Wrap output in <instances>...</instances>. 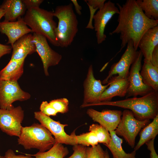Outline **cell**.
Listing matches in <instances>:
<instances>
[{"label": "cell", "mask_w": 158, "mask_h": 158, "mask_svg": "<svg viewBox=\"0 0 158 158\" xmlns=\"http://www.w3.org/2000/svg\"><path fill=\"white\" fill-rule=\"evenodd\" d=\"M77 144L85 146H93L98 144V141L96 134L93 132L83 133L75 136Z\"/></svg>", "instance_id": "cell-28"}, {"label": "cell", "mask_w": 158, "mask_h": 158, "mask_svg": "<svg viewBox=\"0 0 158 158\" xmlns=\"http://www.w3.org/2000/svg\"><path fill=\"white\" fill-rule=\"evenodd\" d=\"M142 57L140 50L136 59L131 65L128 77L129 85L126 95L127 98L138 95L142 96L154 90L144 83L140 74Z\"/></svg>", "instance_id": "cell-10"}, {"label": "cell", "mask_w": 158, "mask_h": 158, "mask_svg": "<svg viewBox=\"0 0 158 158\" xmlns=\"http://www.w3.org/2000/svg\"><path fill=\"white\" fill-rule=\"evenodd\" d=\"M0 158H4V156H1L0 154Z\"/></svg>", "instance_id": "cell-43"}, {"label": "cell", "mask_w": 158, "mask_h": 158, "mask_svg": "<svg viewBox=\"0 0 158 158\" xmlns=\"http://www.w3.org/2000/svg\"><path fill=\"white\" fill-rule=\"evenodd\" d=\"M0 32L7 36L8 39L7 44H11V47L20 38L33 32L21 17L15 21L0 22Z\"/></svg>", "instance_id": "cell-16"}, {"label": "cell", "mask_w": 158, "mask_h": 158, "mask_svg": "<svg viewBox=\"0 0 158 158\" xmlns=\"http://www.w3.org/2000/svg\"><path fill=\"white\" fill-rule=\"evenodd\" d=\"M158 45V25L148 30L140 38L138 44L144 59L150 61L153 50Z\"/></svg>", "instance_id": "cell-19"}, {"label": "cell", "mask_w": 158, "mask_h": 158, "mask_svg": "<svg viewBox=\"0 0 158 158\" xmlns=\"http://www.w3.org/2000/svg\"><path fill=\"white\" fill-rule=\"evenodd\" d=\"M12 54L10 60H16L25 58L28 55L36 52L33 42L32 35L26 34L17 40L11 47Z\"/></svg>", "instance_id": "cell-18"}, {"label": "cell", "mask_w": 158, "mask_h": 158, "mask_svg": "<svg viewBox=\"0 0 158 158\" xmlns=\"http://www.w3.org/2000/svg\"><path fill=\"white\" fill-rule=\"evenodd\" d=\"M136 1L148 18L158 20V0H137Z\"/></svg>", "instance_id": "cell-26"}, {"label": "cell", "mask_w": 158, "mask_h": 158, "mask_svg": "<svg viewBox=\"0 0 158 158\" xmlns=\"http://www.w3.org/2000/svg\"><path fill=\"white\" fill-rule=\"evenodd\" d=\"M119 13L118 8L115 4L109 0L94 15V27L98 44H101L106 40L107 36L104 33L106 26L113 16Z\"/></svg>", "instance_id": "cell-14"}, {"label": "cell", "mask_w": 158, "mask_h": 158, "mask_svg": "<svg viewBox=\"0 0 158 158\" xmlns=\"http://www.w3.org/2000/svg\"><path fill=\"white\" fill-rule=\"evenodd\" d=\"M90 9V18L89 23L86 27L87 28H89L91 29H94V27L92 24V20L94 15V13L97 8L94 9L91 6H88Z\"/></svg>", "instance_id": "cell-39"}, {"label": "cell", "mask_w": 158, "mask_h": 158, "mask_svg": "<svg viewBox=\"0 0 158 158\" xmlns=\"http://www.w3.org/2000/svg\"><path fill=\"white\" fill-rule=\"evenodd\" d=\"M52 135L41 124L34 123L30 126L22 127L18 142L25 150L35 148L39 152H44L50 149L55 143Z\"/></svg>", "instance_id": "cell-5"}, {"label": "cell", "mask_w": 158, "mask_h": 158, "mask_svg": "<svg viewBox=\"0 0 158 158\" xmlns=\"http://www.w3.org/2000/svg\"><path fill=\"white\" fill-rule=\"evenodd\" d=\"M86 113L94 122H98L109 132L115 130L122 115L120 110L103 109L99 111L92 108L88 109Z\"/></svg>", "instance_id": "cell-15"}, {"label": "cell", "mask_w": 158, "mask_h": 158, "mask_svg": "<svg viewBox=\"0 0 158 158\" xmlns=\"http://www.w3.org/2000/svg\"><path fill=\"white\" fill-rule=\"evenodd\" d=\"M105 158H110L109 155L108 151L106 150L105 151Z\"/></svg>", "instance_id": "cell-42"}, {"label": "cell", "mask_w": 158, "mask_h": 158, "mask_svg": "<svg viewBox=\"0 0 158 158\" xmlns=\"http://www.w3.org/2000/svg\"><path fill=\"white\" fill-rule=\"evenodd\" d=\"M25 58L10 60L7 65L0 71V79L17 81L23 73Z\"/></svg>", "instance_id": "cell-21"}, {"label": "cell", "mask_w": 158, "mask_h": 158, "mask_svg": "<svg viewBox=\"0 0 158 158\" xmlns=\"http://www.w3.org/2000/svg\"><path fill=\"white\" fill-rule=\"evenodd\" d=\"M139 133L140 139L134 148V151L136 152L146 142L155 138L158 134V115L151 122L142 129Z\"/></svg>", "instance_id": "cell-24"}, {"label": "cell", "mask_w": 158, "mask_h": 158, "mask_svg": "<svg viewBox=\"0 0 158 158\" xmlns=\"http://www.w3.org/2000/svg\"><path fill=\"white\" fill-rule=\"evenodd\" d=\"M24 111L20 106L0 109V129L11 136H19L23 127Z\"/></svg>", "instance_id": "cell-7"}, {"label": "cell", "mask_w": 158, "mask_h": 158, "mask_svg": "<svg viewBox=\"0 0 158 158\" xmlns=\"http://www.w3.org/2000/svg\"><path fill=\"white\" fill-rule=\"evenodd\" d=\"M86 147L80 144H76L73 145L72 148L73 151V153L69 157L66 158H86L85 151Z\"/></svg>", "instance_id": "cell-31"}, {"label": "cell", "mask_w": 158, "mask_h": 158, "mask_svg": "<svg viewBox=\"0 0 158 158\" xmlns=\"http://www.w3.org/2000/svg\"><path fill=\"white\" fill-rule=\"evenodd\" d=\"M27 10L32 8L39 7L43 0H23Z\"/></svg>", "instance_id": "cell-34"}, {"label": "cell", "mask_w": 158, "mask_h": 158, "mask_svg": "<svg viewBox=\"0 0 158 158\" xmlns=\"http://www.w3.org/2000/svg\"><path fill=\"white\" fill-rule=\"evenodd\" d=\"M11 46L4 45L0 43V59L4 55L10 54L12 50Z\"/></svg>", "instance_id": "cell-37"}, {"label": "cell", "mask_w": 158, "mask_h": 158, "mask_svg": "<svg viewBox=\"0 0 158 158\" xmlns=\"http://www.w3.org/2000/svg\"><path fill=\"white\" fill-rule=\"evenodd\" d=\"M119 13L118 25L110 35L120 34L121 51L130 41L136 50L139 41L149 29L158 25V20L148 18L145 15L136 0H127L121 6L117 3Z\"/></svg>", "instance_id": "cell-1"}, {"label": "cell", "mask_w": 158, "mask_h": 158, "mask_svg": "<svg viewBox=\"0 0 158 158\" xmlns=\"http://www.w3.org/2000/svg\"><path fill=\"white\" fill-rule=\"evenodd\" d=\"M54 17V12L37 7L27 9L23 19L33 32L44 36L53 45L59 47L55 33L57 24Z\"/></svg>", "instance_id": "cell-3"}, {"label": "cell", "mask_w": 158, "mask_h": 158, "mask_svg": "<svg viewBox=\"0 0 158 158\" xmlns=\"http://www.w3.org/2000/svg\"><path fill=\"white\" fill-rule=\"evenodd\" d=\"M54 13L58 19L55 31L56 39L59 46L66 47L71 44L78 31V21L73 4L58 6Z\"/></svg>", "instance_id": "cell-4"}, {"label": "cell", "mask_w": 158, "mask_h": 158, "mask_svg": "<svg viewBox=\"0 0 158 158\" xmlns=\"http://www.w3.org/2000/svg\"><path fill=\"white\" fill-rule=\"evenodd\" d=\"M74 6L75 9L76 13L79 15H81L82 14L81 10L82 9V6L78 4L76 0H71Z\"/></svg>", "instance_id": "cell-40"}, {"label": "cell", "mask_w": 158, "mask_h": 158, "mask_svg": "<svg viewBox=\"0 0 158 158\" xmlns=\"http://www.w3.org/2000/svg\"><path fill=\"white\" fill-rule=\"evenodd\" d=\"M99 105L115 106L129 110L139 121L153 119L158 115V92L153 90L141 97L98 102L90 106Z\"/></svg>", "instance_id": "cell-2"}, {"label": "cell", "mask_w": 158, "mask_h": 158, "mask_svg": "<svg viewBox=\"0 0 158 158\" xmlns=\"http://www.w3.org/2000/svg\"><path fill=\"white\" fill-rule=\"evenodd\" d=\"M30 95L23 90L17 81L0 79V109H9L13 103L29 99Z\"/></svg>", "instance_id": "cell-8"}, {"label": "cell", "mask_w": 158, "mask_h": 158, "mask_svg": "<svg viewBox=\"0 0 158 158\" xmlns=\"http://www.w3.org/2000/svg\"><path fill=\"white\" fill-rule=\"evenodd\" d=\"M126 49L119 61L111 66L108 75L102 81V83H107L109 80L116 74L123 78H128L130 66L136 59L139 53L134 49L133 43L130 41L127 44Z\"/></svg>", "instance_id": "cell-13"}, {"label": "cell", "mask_w": 158, "mask_h": 158, "mask_svg": "<svg viewBox=\"0 0 158 158\" xmlns=\"http://www.w3.org/2000/svg\"><path fill=\"white\" fill-rule=\"evenodd\" d=\"M155 138L146 142L147 148L150 151V158H158V155L155 151L154 147V140Z\"/></svg>", "instance_id": "cell-36"}, {"label": "cell", "mask_w": 158, "mask_h": 158, "mask_svg": "<svg viewBox=\"0 0 158 158\" xmlns=\"http://www.w3.org/2000/svg\"><path fill=\"white\" fill-rule=\"evenodd\" d=\"M69 153L68 148L61 143L55 142L52 147L47 151L38 152L30 155L35 158H64Z\"/></svg>", "instance_id": "cell-25"}, {"label": "cell", "mask_w": 158, "mask_h": 158, "mask_svg": "<svg viewBox=\"0 0 158 158\" xmlns=\"http://www.w3.org/2000/svg\"><path fill=\"white\" fill-rule=\"evenodd\" d=\"M107 84L109 87L103 92L97 103L110 101L114 97H122L126 95L129 85L128 78L114 76L109 80Z\"/></svg>", "instance_id": "cell-17"}, {"label": "cell", "mask_w": 158, "mask_h": 158, "mask_svg": "<svg viewBox=\"0 0 158 158\" xmlns=\"http://www.w3.org/2000/svg\"><path fill=\"white\" fill-rule=\"evenodd\" d=\"M84 97L81 108L96 103L104 91L109 86L107 84L103 85L101 81L95 77L92 65L89 67L86 77L83 84Z\"/></svg>", "instance_id": "cell-12"}, {"label": "cell", "mask_w": 158, "mask_h": 158, "mask_svg": "<svg viewBox=\"0 0 158 158\" xmlns=\"http://www.w3.org/2000/svg\"><path fill=\"white\" fill-rule=\"evenodd\" d=\"M89 130L96 134L99 143H102L105 145L110 143L111 137L109 132L100 125L93 124L90 126Z\"/></svg>", "instance_id": "cell-27"}, {"label": "cell", "mask_w": 158, "mask_h": 158, "mask_svg": "<svg viewBox=\"0 0 158 158\" xmlns=\"http://www.w3.org/2000/svg\"><path fill=\"white\" fill-rule=\"evenodd\" d=\"M150 121V120H138L131 111L126 109L122 112L121 121L115 131L117 135L122 137L128 144L134 148L137 135Z\"/></svg>", "instance_id": "cell-6"}, {"label": "cell", "mask_w": 158, "mask_h": 158, "mask_svg": "<svg viewBox=\"0 0 158 158\" xmlns=\"http://www.w3.org/2000/svg\"><path fill=\"white\" fill-rule=\"evenodd\" d=\"M86 158H105V152L99 144L90 147H86Z\"/></svg>", "instance_id": "cell-30"}, {"label": "cell", "mask_w": 158, "mask_h": 158, "mask_svg": "<svg viewBox=\"0 0 158 158\" xmlns=\"http://www.w3.org/2000/svg\"><path fill=\"white\" fill-rule=\"evenodd\" d=\"M34 116L54 136L55 142L73 146L77 144L75 131L69 135L64 130L65 127L68 126L67 124H63L59 121H54L40 111L35 112Z\"/></svg>", "instance_id": "cell-9"}, {"label": "cell", "mask_w": 158, "mask_h": 158, "mask_svg": "<svg viewBox=\"0 0 158 158\" xmlns=\"http://www.w3.org/2000/svg\"><path fill=\"white\" fill-rule=\"evenodd\" d=\"M40 109L41 112L49 116H55L58 113L49 102L47 101L42 102Z\"/></svg>", "instance_id": "cell-32"}, {"label": "cell", "mask_w": 158, "mask_h": 158, "mask_svg": "<svg viewBox=\"0 0 158 158\" xmlns=\"http://www.w3.org/2000/svg\"><path fill=\"white\" fill-rule=\"evenodd\" d=\"M32 40L36 52L42 61L45 75L48 76L49 68L58 65L62 59V56L51 49L44 36L33 32Z\"/></svg>", "instance_id": "cell-11"}, {"label": "cell", "mask_w": 158, "mask_h": 158, "mask_svg": "<svg viewBox=\"0 0 158 158\" xmlns=\"http://www.w3.org/2000/svg\"><path fill=\"white\" fill-rule=\"evenodd\" d=\"M49 103L58 113L64 114L68 111L69 101L66 98L52 100L49 102Z\"/></svg>", "instance_id": "cell-29"}, {"label": "cell", "mask_w": 158, "mask_h": 158, "mask_svg": "<svg viewBox=\"0 0 158 158\" xmlns=\"http://www.w3.org/2000/svg\"><path fill=\"white\" fill-rule=\"evenodd\" d=\"M25 154L26 155H16L13 150L9 149L5 152L4 157V158H35L29 154Z\"/></svg>", "instance_id": "cell-35"}, {"label": "cell", "mask_w": 158, "mask_h": 158, "mask_svg": "<svg viewBox=\"0 0 158 158\" xmlns=\"http://www.w3.org/2000/svg\"><path fill=\"white\" fill-rule=\"evenodd\" d=\"M111 140L108 145H106L111 152L113 158H136V152L133 151L130 153H126L122 146L123 139L116 134L114 131L109 132Z\"/></svg>", "instance_id": "cell-23"}, {"label": "cell", "mask_w": 158, "mask_h": 158, "mask_svg": "<svg viewBox=\"0 0 158 158\" xmlns=\"http://www.w3.org/2000/svg\"><path fill=\"white\" fill-rule=\"evenodd\" d=\"M4 10V22H13L24 15L27 11L25 6L21 0H5L0 6Z\"/></svg>", "instance_id": "cell-20"}, {"label": "cell", "mask_w": 158, "mask_h": 158, "mask_svg": "<svg viewBox=\"0 0 158 158\" xmlns=\"http://www.w3.org/2000/svg\"><path fill=\"white\" fill-rule=\"evenodd\" d=\"M88 6L94 9H100L104 6L106 0H87L84 1Z\"/></svg>", "instance_id": "cell-33"}, {"label": "cell", "mask_w": 158, "mask_h": 158, "mask_svg": "<svg viewBox=\"0 0 158 158\" xmlns=\"http://www.w3.org/2000/svg\"><path fill=\"white\" fill-rule=\"evenodd\" d=\"M140 74L144 84L154 90L158 91V66L150 61H144Z\"/></svg>", "instance_id": "cell-22"}, {"label": "cell", "mask_w": 158, "mask_h": 158, "mask_svg": "<svg viewBox=\"0 0 158 158\" xmlns=\"http://www.w3.org/2000/svg\"><path fill=\"white\" fill-rule=\"evenodd\" d=\"M150 61L153 65L158 66V45L153 50Z\"/></svg>", "instance_id": "cell-38"}, {"label": "cell", "mask_w": 158, "mask_h": 158, "mask_svg": "<svg viewBox=\"0 0 158 158\" xmlns=\"http://www.w3.org/2000/svg\"><path fill=\"white\" fill-rule=\"evenodd\" d=\"M5 11L3 9L0 8V20L4 16Z\"/></svg>", "instance_id": "cell-41"}]
</instances>
